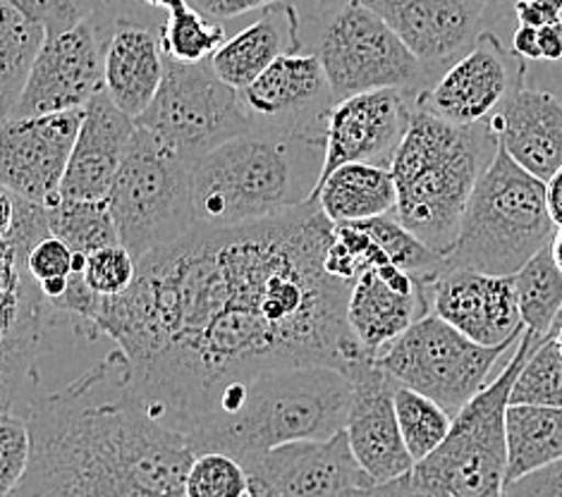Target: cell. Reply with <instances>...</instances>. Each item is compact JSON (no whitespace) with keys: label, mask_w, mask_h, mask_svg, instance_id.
I'll return each mask as SVG.
<instances>
[{"label":"cell","mask_w":562,"mask_h":497,"mask_svg":"<svg viewBox=\"0 0 562 497\" xmlns=\"http://www.w3.org/2000/svg\"><path fill=\"white\" fill-rule=\"evenodd\" d=\"M333 230L318 204H304L251 225L194 227L142 259L135 285L105 297L99 318L142 405L187 436L227 387L369 359L347 324L352 285L326 271Z\"/></svg>","instance_id":"obj_1"},{"label":"cell","mask_w":562,"mask_h":497,"mask_svg":"<svg viewBox=\"0 0 562 497\" xmlns=\"http://www.w3.org/2000/svg\"><path fill=\"white\" fill-rule=\"evenodd\" d=\"M22 416L32 460L8 497H184L196 454L132 393L115 349Z\"/></svg>","instance_id":"obj_2"},{"label":"cell","mask_w":562,"mask_h":497,"mask_svg":"<svg viewBox=\"0 0 562 497\" xmlns=\"http://www.w3.org/2000/svg\"><path fill=\"white\" fill-rule=\"evenodd\" d=\"M352 383L338 369H278L227 387L190 431L194 454L221 452L249 468L290 442L330 440L350 419Z\"/></svg>","instance_id":"obj_3"},{"label":"cell","mask_w":562,"mask_h":497,"mask_svg":"<svg viewBox=\"0 0 562 497\" xmlns=\"http://www.w3.org/2000/svg\"><path fill=\"white\" fill-rule=\"evenodd\" d=\"M501 144L488 125L458 127L414 111L391 166L395 221L428 249L446 253L460 237L467 206Z\"/></svg>","instance_id":"obj_4"},{"label":"cell","mask_w":562,"mask_h":497,"mask_svg":"<svg viewBox=\"0 0 562 497\" xmlns=\"http://www.w3.org/2000/svg\"><path fill=\"white\" fill-rule=\"evenodd\" d=\"M306 154L326 149L251 129L199 158L192 166L196 227L251 225L310 204L321 172L306 170Z\"/></svg>","instance_id":"obj_5"},{"label":"cell","mask_w":562,"mask_h":497,"mask_svg":"<svg viewBox=\"0 0 562 497\" xmlns=\"http://www.w3.org/2000/svg\"><path fill=\"white\" fill-rule=\"evenodd\" d=\"M541 342L529 330L521 332L505 369L454 416L443 445L414 464L407 476L371 488V497H505V416L517 375Z\"/></svg>","instance_id":"obj_6"},{"label":"cell","mask_w":562,"mask_h":497,"mask_svg":"<svg viewBox=\"0 0 562 497\" xmlns=\"http://www.w3.org/2000/svg\"><path fill=\"white\" fill-rule=\"evenodd\" d=\"M555 233L546 182L519 168L501 146L467 206L458 241L446 253V273L515 278L553 245Z\"/></svg>","instance_id":"obj_7"},{"label":"cell","mask_w":562,"mask_h":497,"mask_svg":"<svg viewBox=\"0 0 562 497\" xmlns=\"http://www.w3.org/2000/svg\"><path fill=\"white\" fill-rule=\"evenodd\" d=\"M300 38L302 50L324 65L336 103L383 89L422 93L434 82L391 26L359 0L300 15Z\"/></svg>","instance_id":"obj_8"},{"label":"cell","mask_w":562,"mask_h":497,"mask_svg":"<svg viewBox=\"0 0 562 497\" xmlns=\"http://www.w3.org/2000/svg\"><path fill=\"white\" fill-rule=\"evenodd\" d=\"M109 204L120 245L139 263L196 227L192 163L151 132L137 127Z\"/></svg>","instance_id":"obj_9"},{"label":"cell","mask_w":562,"mask_h":497,"mask_svg":"<svg viewBox=\"0 0 562 497\" xmlns=\"http://www.w3.org/2000/svg\"><path fill=\"white\" fill-rule=\"evenodd\" d=\"M137 127L151 132L168 149L190 160L251 132L239 91L221 82L211 60L184 65L166 58V77Z\"/></svg>","instance_id":"obj_10"},{"label":"cell","mask_w":562,"mask_h":497,"mask_svg":"<svg viewBox=\"0 0 562 497\" xmlns=\"http://www.w3.org/2000/svg\"><path fill=\"white\" fill-rule=\"evenodd\" d=\"M510 347L517 342L484 347L428 314L376 361L400 385L438 402L454 419L488 385V375Z\"/></svg>","instance_id":"obj_11"},{"label":"cell","mask_w":562,"mask_h":497,"mask_svg":"<svg viewBox=\"0 0 562 497\" xmlns=\"http://www.w3.org/2000/svg\"><path fill=\"white\" fill-rule=\"evenodd\" d=\"M527 67L498 32L488 30L419 93L417 111L458 127L488 125L527 87Z\"/></svg>","instance_id":"obj_12"},{"label":"cell","mask_w":562,"mask_h":497,"mask_svg":"<svg viewBox=\"0 0 562 497\" xmlns=\"http://www.w3.org/2000/svg\"><path fill=\"white\" fill-rule=\"evenodd\" d=\"M254 132L326 149V129L336 97L324 65L312 53H290L257 82L239 91Z\"/></svg>","instance_id":"obj_13"},{"label":"cell","mask_w":562,"mask_h":497,"mask_svg":"<svg viewBox=\"0 0 562 497\" xmlns=\"http://www.w3.org/2000/svg\"><path fill=\"white\" fill-rule=\"evenodd\" d=\"M105 44L109 38L93 20L48 38L8 120L85 111L103 91Z\"/></svg>","instance_id":"obj_14"},{"label":"cell","mask_w":562,"mask_h":497,"mask_svg":"<svg viewBox=\"0 0 562 497\" xmlns=\"http://www.w3.org/2000/svg\"><path fill=\"white\" fill-rule=\"evenodd\" d=\"M417 97L419 93L414 91L383 89L333 105L326 129V158L314 192L345 166L364 163L391 170L417 111Z\"/></svg>","instance_id":"obj_15"},{"label":"cell","mask_w":562,"mask_h":497,"mask_svg":"<svg viewBox=\"0 0 562 497\" xmlns=\"http://www.w3.org/2000/svg\"><path fill=\"white\" fill-rule=\"evenodd\" d=\"M85 111L5 120L0 144V182L32 204L50 208L60 201Z\"/></svg>","instance_id":"obj_16"},{"label":"cell","mask_w":562,"mask_h":497,"mask_svg":"<svg viewBox=\"0 0 562 497\" xmlns=\"http://www.w3.org/2000/svg\"><path fill=\"white\" fill-rule=\"evenodd\" d=\"M345 375L352 383V407L345 428L350 448L373 486H387L414 468L395 411L400 383L376 359L355 361Z\"/></svg>","instance_id":"obj_17"},{"label":"cell","mask_w":562,"mask_h":497,"mask_svg":"<svg viewBox=\"0 0 562 497\" xmlns=\"http://www.w3.org/2000/svg\"><path fill=\"white\" fill-rule=\"evenodd\" d=\"M391 26L428 75L436 77L460 60L484 32H493L479 0H359ZM431 82V84H434Z\"/></svg>","instance_id":"obj_18"},{"label":"cell","mask_w":562,"mask_h":497,"mask_svg":"<svg viewBox=\"0 0 562 497\" xmlns=\"http://www.w3.org/2000/svg\"><path fill=\"white\" fill-rule=\"evenodd\" d=\"M428 302L431 314L484 347L519 342L525 332L515 278L448 271L428 287Z\"/></svg>","instance_id":"obj_19"},{"label":"cell","mask_w":562,"mask_h":497,"mask_svg":"<svg viewBox=\"0 0 562 497\" xmlns=\"http://www.w3.org/2000/svg\"><path fill=\"white\" fill-rule=\"evenodd\" d=\"M428 314V290L393 263L357 278L347 302V324L369 359H379Z\"/></svg>","instance_id":"obj_20"},{"label":"cell","mask_w":562,"mask_h":497,"mask_svg":"<svg viewBox=\"0 0 562 497\" xmlns=\"http://www.w3.org/2000/svg\"><path fill=\"white\" fill-rule=\"evenodd\" d=\"M135 129V120L120 111L109 93L101 91L85 109L82 127H79L70 166L60 187V199H109Z\"/></svg>","instance_id":"obj_21"},{"label":"cell","mask_w":562,"mask_h":497,"mask_svg":"<svg viewBox=\"0 0 562 497\" xmlns=\"http://www.w3.org/2000/svg\"><path fill=\"white\" fill-rule=\"evenodd\" d=\"M488 127L507 156L541 182L562 168V101L555 93L525 87Z\"/></svg>","instance_id":"obj_22"},{"label":"cell","mask_w":562,"mask_h":497,"mask_svg":"<svg viewBox=\"0 0 562 497\" xmlns=\"http://www.w3.org/2000/svg\"><path fill=\"white\" fill-rule=\"evenodd\" d=\"M160 32L164 26L123 22L105 44L103 91L135 123L149 111L166 77Z\"/></svg>","instance_id":"obj_23"},{"label":"cell","mask_w":562,"mask_h":497,"mask_svg":"<svg viewBox=\"0 0 562 497\" xmlns=\"http://www.w3.org/2000/svg\"><path fill=\"white\" fill-rule=\"evenodd\" d=\"M300 50V12L285 0L261 10L259 20L227 38L211 58V67L221 82L235 91H245L280 58Z\"/></svg>","instance_id":"obj_24"},{"label":"cell","mask_w":562,"mask_h":497,"mask_svg":"<svg viewBox=\"0 0 562 497\" xmlns=\"http://www.w3.org/2000/svg\"><path fill=\"white\" fill-rule=\"evenodd\" d=\"M310 204H318L333 225L376 221L395 213L397 182L387 168L345 166L318 187Z\"/></svg>","instance_id":"obj_25"},{"label":"cell","mask_w":562,"mask_h":497,"mask_svg":"<svg viewBox=\"0 0 562 497\" xmlns=\"http://www.w3.org/2000/svg\"><path fill=\"white\" fill-rule=\"evenodd\" d=\"M507 431V483L562 462V409L510 405Z\"/></svg>","instance_id":"obj_26"},{"label":"cell","mask_w":562,"mask_h":497,"mask_svg":"<svg viewBox=\"0 0 562 497\" xmlns=\"http://www.w3.org/2000/svg\"><path fill=\"white\" fill-rule=\"evenodd\" d=\"M46 42L48 36L42 24L0 0V111H3V120L15 111Z\"/></svg>","instance_id":"obj_27"},{"label":"cell","mask_w":562,"mask_h":497,"mask_svg":"<svg viewBox=\"0 0 562 497\" xmlns=\"http://www.w3.org/2000/svg\"><path fill=\"white\" fill-rule=\"evenodd\" d=\"M521 326L539 340H548L562 312V271L546 247L515 275Z\"/></svg>","instance_id":"obj_28"},{"label":"cell","mask_w":562,"mask_h":497,"mask_svg":"<svg viewBox=\"0 0 562 497\" xmlns=\"http://www.w3.org/2000/svg\"><path fill=\"white\" fill-rule=\"evenodd\" d=\"M50 235L65 241L77 257L89 259L99 249L120 245V235L109 199L75 201L60 199L48 208Z\"/></svg>","instance_id":"obj_29"},{"label":"cell","mask_w":562,"mask_h":497,"mask_svg":"<svg viewBox=\"0 0 562 497\" xmlns=\"http://www.w3.org/2000/svg\"><path fill=\"white\" fill-rule=\"evenodd\" d=\"M395 411L400 433H403L405 448L414 464H419L428 454H434L443 445V440L448 438L454 421L438 402L414 393V389L403 385H400L395 393Z\"/></svg>","instance_id":"obj_30"},{"label":"cell","mask_w":562,"mask_h":497,"mask_svg":"<svg viewBox=\"0 0 562 497\" xmlns=\"http://www.w3.org/2000/svg\"><path fill=\"white\" fill-rule=\"evenodd\" d=\"M227 38L231 36H227L223 24L209 22L187 3L168 12L164 32H160L166 58L184 65L211 60Z\"/></svg>","instance_id":"obj_31"},{"label":"cell","mask_w":562,"mask_h":497,"mask_svg":"<svg viewBox=\"0 0 562 497\" xmlns=\"http://www.w3.org/2000/svg\"><path fill=\"white\" fill-rule=\"evenodd\" d=\"M361 227L379 241L393 266L403 268L422 287H431L446 273V257L428 249L409 230L395 221V216H385L376 221L361 223Z\"/></svg>","instance_id":"obj_32"},{"label":"cell","mask_w":562,"mask_h":497,"mask_svg":"<svg viewBox=\"0 0 562 497\" xmlns=\"http://www.w3.org/2000/svg\"><path fill=\"white\" fill-rule=\"evenodd\" d=\"M391 263L387 253L373 239L361 223H342L333 230V241L326 253V271L347 285H355L357 278Z\"/></svg>","instance_id":"obj_33"},{"label":"cell","mask_w":562,"mask_h":497,"mask_svg":"<svg viewBox=\"0 0 562 497\" xmlns=\"http://www.w3.org/2000/svg\"><path fill=\"white\" fill-rule=\"evenodd\" d=\"M510 405L562 409V354L555 340H543L521 366Z\"/></svg>","instance_id":"obj_34"},{"label":"cell","mask_w":562,"mask_h":497,"mask_svg":"<svg viewBox=\"0 0 562 497\" xmlns=\"http://www.w3.org/2000/svg\"><path fill=\"white\" fill-rule=\"evenodd\" d=\"M247 466L221 452L196 454L184 481V497H249Z\"/></svg>","instance_id":"obj_35"},{"label":"cell","mask_w":562,"mask_h":497,"mask_svg":"<svg viewBox=\"0 0 562 497\" xmlns=\"http://www.w3.org/2000/svg\"><path fill=\"white\" fill-rule=\"evenodd\" d=\"M32 433L22 414L0 411V497H8L30 468Z\"/></svg>","instance_id":"obj_36"},{"label":"cell","mask_w":562,"mask_h":497,"mask_svg":"<svg viewBox=\"0 0 562 497\" xmlns=\"http://www.w3.org/2000/svg\"><path fill=\"white\" fill-rule=\"evenodd\" d=\"M137 271V259L123 245H113L91 253L85 266V280L101 297H120L135 285Z\"/></svg>","instance_id":"obj_37"},{"label":"cell","mask_w":562,"mask_h":497,"mask_svg":"<svg viewBox=\"0 0 562 497\" xmlns=\"http://www.w3.org/2000/svg\"><path fill=\"white\" fill-rule=\"evenodd\" d=\"M5 3L42 24L48 38L72 32L89 20H97L93 0H5Z\"/></svg>","instance_id":"obj_38"},{"label":"cell","mask_w":562,"mask_h":497,"mask_svg":"<svg viewBox=\"0 0 562 497\" xmlns=\"http://www.w3.org/2000/svg\"><path fill=\"white\" fill-rule=\"evenodd\" d=\"M87 259L77 257V253L60 241L58 237H46L42 245H36L26 259V268L36 282L46 280H68L77 271H85Z\"/></svg>","instance_id":"obj_39"},{"label":"cell","mask_w":562,"mask_h":497,"mask_svg":"<svg viewBox=\"0 0 562 497\" xmlns=\"http://www.w3.org/2000/svg\"><path fill=\"white\" fill-rule=\"evenodd\" d=\"M97 5V22L99 30L111 38L117 24L123 22H142V24H154L164 26L166 20L158 18V10L144 5L142 0H93Z\"/></svg>","instance_id":"obj_40"},{"label":"cell","mask_w":562,"mask_h":497,"mask_svg":"<svg viewBox=\"0 0 562 497\" xmlns=\"http://www.w3.org/2000/svg\"><path fill=\"white\" fill-rule=\"evenodd\" d=\"M505 497H562V462L507 483Z\"/></svg>","instance_id":"obj_41"},{"label":"cell","mask_w":562,"mask_h":497,"mask_svg":"<svg viewBox=\"0 0 562 497\" xmlns=\"http://www.w3.org/2000/svg\"><path fill=\"white\" fill-rule=\"evenodd\" d=\"M276 3H285V0H187V5L199 15L216 24L249 15V12H261Z\"/></svg>","instance_id":"obj_42"},{"label":"cell","mask_w":562,"mask_h":497,"mask_svg":"<svg viewBox=\"0 0 562 497\" xmlns=\"http://www.w3.org/2000/svg\"><path fill=\"white\" fill-rule=\"evenodd\" d=\"M562 18V0H519L515 8L517 24L543 30Z\"/></svg>","instance_id":"obj_43"},{"label":"cell","mask_w":562,"mask_h":497,"mask_svg":"<svg viewBox=\"0 0 562 497\" xmlns=\"http://www.w3.org/2000/svg\"><path fill=\"white\" fill-rule=\"evenodd\" d=\"M527 87L551 91L562 101V60L560 63H529Z\"/></svg>","instance_id":"obj_44"},{"label":"cell","mask_w":562,"mask_h":497,"mask_svg":"<svg viewBox=\"0 0 562 497\" xmlns=\"http://www.w3.org/2000/svg\"><path fill=\"white\" fill-rule=\"evenodd\" d=\"M510 48L515 50V56L527 63H541V42H539V30L533 26L517 24L515 32L510 36Z\"/></svg>","instance_id":"obj_45"},{"label":"cell","mask_w":562,"mask_h":497,"mask_svg":"<svg viewBox=\"0 0 562 497\" xmlns=\"http://www.w3.org/2000/svg\"><path fill=\"white\" fill-rule=\"evenodd\" d=\"M539 42H541V63L562 60V18L539 30Z\"/></svg>","instance_id":"obj_46"},{"label":"cell","mask_w":562,"mask_h":497,"mask_svg":"<svg viewBox=\"0 0 562 497\" xmlns=\"http://www.w3.org/2000/svg\"><path fill=\"white\" fill-rule=\"evenodd\" d=\"M548 187V211L558 227H562V168L546 182Z\"/></svg>","instance_id":"obj_47"},{"label":"cell","mask_w":562,"mask_h":497,"mask_svg":"<svg viewBox=\"0 0 562 497\" xmlns=\"http://www.w3.org/2000/svg\"><path fill=\"white\" fill-rule=\"evenodd\" d=\"M479 3L488 10L491 26H493L495 22H507L510 18H515V8L519 0H479Z\"/></svg>","instance_id":"obj_48"},{"label":"cell","mask_w":562,"mask_h":497,"mask_svg":"<svg viewBox=\"0 0 562 497\" xmlns=\"http://www.w3.org/2000/svg\"><path fill=\"white\" fill-rule=\"evenodd\" d=\"M294 8H297L300 15H310V12H316L321 8H328L333 3H338V0H288Z\"/></svg>","instance_id":"obj_49"},{"label":"cell","mask_w":562,"mask_h":497,"mask_svg":"<svg viewBox=\"0 0 562 497\" xmlns=\"http://www.w3.org/2000/svg\"><path fill=\"white\" fill-rule=\"evenodd\" d=\"M144 5H149V8H154V10H172V8H178V5H182V3H187V0H142Z\"/></svg>","instance_id":"obj_50"},{"label":"cell","mask_w":562,"mask_h":497,"mask_svg":"<svg viewBox=\"0 0 562 497\" xmlns=\"http://www.w3.org/2000/svg\"><path fill=\"white\" fill-rule=\"evenodd\" d=\"M551 249H553V259H555L558 268L562 271V227H558V233H555V239H553Z\"/></svg>","instance_id":"obj_51"},{"label":"cell","mask_w":562,"mask_h":497,"mask_svg":"<svg viewBox=\"0 0 562 497\" xmlns=\"http://www.w3.org/2000/svg\"><path fill=\"white\" fill-rule=\"evenodd\" d=\"M551 340H555L560 354H562V326H558L553 332H551Z\"/></svg>","instance_id":"obj_52"},{"label":"cell","mask_w":562,"mask_h":497,"mask_svg":"<svg viewBox=\"0 0 562 497\" xmlns=\"http://www.w3.org/2000/svg\"><path fill=\"white\" fill-rule=\"evenodd\" d=\"M409 497H426V495H409Z\"/></svg>","instance_id":"obj_53"}]
</instances>
